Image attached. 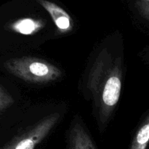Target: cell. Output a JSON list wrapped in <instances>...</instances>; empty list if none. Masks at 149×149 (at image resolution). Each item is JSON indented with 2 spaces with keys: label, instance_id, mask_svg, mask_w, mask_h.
<instances>
[{
  "label": "cell",
  "instance_id": "6da1fadb",
  "mask_svg": "<svg viewBox=\"0 0 149 149\" xmlns=\"http://www.w3.org/2000/svg\"><path fill=\"white\" fill-rule=\"evenodd\" d=\"M123 69L121 58L106 48L95 60L87 80V87L97 108L100 121L106 124L120 99Z\"/></svg>",
  "mask_w": 149,
  "mask_h": 149
},
{
  "label": "cell",
  "instance_id": "7a4b0ae2",
  "mask_svg": "<svg viewBox=\"0 0 149 149\" xmlns=\"http://www.w3.org/2000/svg\"><path fill=\"white\" fill-rule=\"evenodd\" d=\"M7 71L25 81L46 84L62 76L61 70L51 63L37 57L23 56L7 60L4 63Z\"/></svg>",
  "mask_w": 149,
  "mask_h": 149
},
{
  "label": "cell",
  "instance_id": "3957f363",
  "mask_svg": "<svg viewBox=\"0 0 149 149\" xmlns=\"http://www.w3.org/2000/svg\"><path fill=\"white\" fill-rule=\"evenodd\" d=\"M61 114L50 113L15 137L1 149H35L47 138L59 122Z\"/></svg>",
  "mask_w": 149,
  "mask_h": 149
},
{
  "label": "cell",
  "instance_id": "277c9868",
  "mask_svg": "<svg viewBox=\"0 0 149 149\" xmlns=\"http://www.w3.org/2000/svg\"><path fill=\"white\" fill-rule=\"evenodd\" d=\"M37 1L48 12L60 33H65L72 30L74 26L72 19L63 9L46 0Z\"/></svg>",
  "mask_w": 149,
  "mask_h": 149
},
{
  "label": "cell",
  "instance_id": "5b68a950",
  "mask_svg": "<svg viewBox=\"0 0 149 149\" xmlns=\"http://www.w3.org/2000/svg\"><path fill=\"white\" fill-rule=\"evenodd\" d=\"M70 149H96L92 138L80 122H74L69 135Z\"/></svg>",
  "mask_w": 149,
  "mask_h": 149
},
{
  "label": "cell",
  "instance_id": "8992f818",
  "mask_svg": "<svg viewBox=\"0 0 149 149\" xmlns=\"http://www.w3.org/2000/svg\"><path fill=\"white\" fill-rule=\"evenodd\" d=\"M149 143V115L135 133L130 149H146Z\"/></svg>",
  "mask_w": 149,
  "mask_h": 149
},
{
  "label": "cell",
  "instance_id": "52a82bcc",
  "mask_svg": "<svg viewBox=\"0 0 149 149\" xmlns=\"http://www.w3.org/2000/svg\"><path fill=\"white\" fill-rule=\"evenodd\" d=\"M41 28V23L39 21L32 20L30 18L22 19L12 25V29L16 32L25 35L32 34Z\"/></svg>",
  "mask_w": 149,
  "mask_h": 149
},
{
  "label": "cell",
  "instance_id": "ba28073f",
  "mask_svg": "<svg viewBox=\"0 0 149 149\" xmlns=\"http://www.w3.org/2000/svg\"><path fill=\"white\" fill-rule=\"evenodd\" d=\"M14 103L11 95L0 84V115Z\"/></svg>",
  "mask_w": 149,
  "mask_h": 149
},
{
  "label": "cell",
  "instance_id": "9c48e42d",
  "mask_svg": "<svg viewBox=\"0 0 149 149\" xmlns=\"http://www.w3.org/2000/svg\"><path fill=\"white\" fill-rule=\"evenodd\" d=\"M141 9L144 15L149 19V0H144L141 6Z\"/></svg>",
  "mask_w": 149,
  "mask_h": 149
}]
</instances>
